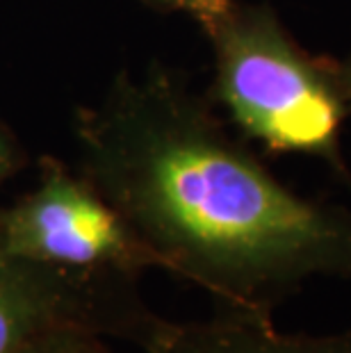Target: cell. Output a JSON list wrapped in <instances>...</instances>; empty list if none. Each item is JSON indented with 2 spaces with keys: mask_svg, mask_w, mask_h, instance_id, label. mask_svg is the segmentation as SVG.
Listing matches in <instances>:
<instances>
[{
  "mask_svg": "<svg viewBox=\"0 0 351 353\" xmlns=\"http://www.w3.org/2000/svg\"><path fill=\"white\" fill-rule=\"evenodd\" d=\"M76 130L82 176L217 305L274 312L310 278L351 281V210L281 183L174 73H121Z\"/></svg>",
  "mask_w": 351,
  "mask_h": 353,
  "instance_id": "1",
  "label": "cell"
},
{
  "mask_svg": "<svg viewBox=\"0 0 351 353\" xmlns=\"http://www.w3.org/2000/svg\"><path fill=\"white\" fill-rule=\"evenodd\" d=\"M214 55V99L251 139L270 153L322 160L342 183V128L351 101L338 59L312 55L270 5H233L205 32Z\"/></svg>",
  "mask_w": 351,
  "mask_h": 353,
  "instance_id": "2",
  "label": "cell"
},
{
  "mask_svg": "<svg viewBox=\"0 0 351 353\" xmlns=\"http://www.w3.org/2000/svg\"><path fill=\"white\" fill-rule=\"evenodd\" d=\"M167 326L139 299L135 278L69 272L0 246V353H28L59 333L121 340L148 353Z\"/></svg>",
  "mask_w": 351,
  "mask_h": 353,
  "instance_id": "3",
  "label": "cell"
},
{
  "mask_svg": "<svg viewBox=\"0 0 351 353\" xmlns=\"http://www.w3.org/2000/svg\"><path fill=\"white\" fill-rule=\"evenodd\" d=\"M0 246L80 274L137 278L146 269H162L158 255L103 194L57 160H43L34 190L0 210Z\"/></svg>",
  "mask_w": 351,
  "mask_h": 353,
  "instance_id": "4",
  "label": "cell"
},
{
  "mask_svg": "<svg viewBox=\"0 0 351 353\" xmlns=\"http://www.w3.org/2000/svg\"><path fill=\"white\" fill-rule=\"evenodd\" d=\"M148 353H351V328L340 333H283L274 312L217 305L203 321H169Z\"/></svg>",
  "mask_w": 351,
  "mask_h": 353,
  "instance_id": "5",
  "label": "cell"
},
{
  "mask_svg": "<svg viewBox=\"0 0 351 353\" xmlns=\"http://www.w3.org/2000/svg\"><path fill=\"white\" fill-rule=\"evenodd\" d=\"M146 3L160 7V10L188 14L190 19H194L203 28V32H210V30L230 12L235 0H146Z\"/></svg>",
  "mask_w": 351,
  "mask_h": 353,
  "instance_id": "6",
  "label": "cell"
},
{
  "mask_svg": "<svg viewBox=\"0 0 351 353\" xmlns=\"http://www.w3.org/2000/svg\"><path fill=\"white\" fill-rule=\"evenodd\" d=\"M28 353H112L108 340L89 333H59L37 344Z\"/></svg>",
  "mask_w": 351,
  "mask_h": 353,
  "instance_id": "7",
  "label": "cell"
},
{
  "mask_svg": "<svg viewBox=\"0 0 351 353\" xmlns=\"http://www.w3.org/2000/svg\"><path fill=\"white\" fill-rule=\"evenodd\" d=\"M19 164H21V151L17 141L12 139V134L0 123V187L19 169Z\"/></svg>",
  "mask_w": 351,
  "mask_h": 353,
  "instance_id": "8",
  "label": "cell"
},
{
  "mask_svg": "<svg viewBox=\"0 0 351 353\" xmlns=\"http://www.w3.org/2000/svg\"><path fill=\"white\" fill-rule=\"evenodd\" d=\"M338 69H340V80H342V85H345V92H347L349 101H351V55L338 59Z\"/></svg>",
  "mask_w": 351,
  "mask_h": 353,
  "instance_id": "9",
  "label": "cell"
}]
</instances>
